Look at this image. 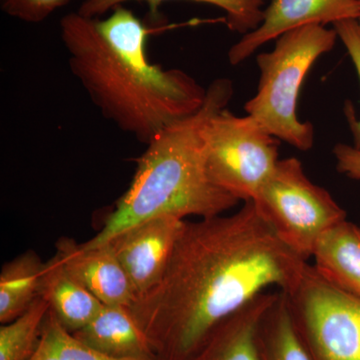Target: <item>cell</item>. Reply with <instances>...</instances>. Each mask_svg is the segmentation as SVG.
<instances>
[{
  "label": "cell",
  "mask_w": 360,
  "mask_h": 360,
  "mask_svg": "<svg viewBox=\"0 0 360 360\" xmlns=\"http://www.w3.org/2000/svg\"><path fill=\"white\" fill-rule=\"evenodd\" d=\"M307 265L246 201L233 214L186 222L160 283L129 310L158 360H188L269 288L290 292Z\"/></svg>",
  "instance_id": "1"
},
{
  "label": "cell",
  "mask_w": 360,
  "mask_h": 360,
  "mask_svg": "<svg viewBox=\"0 0 360 360\" xmlns=\"http://www.w3.org/2000/svg\"><path fill=\"white\" fill-rule=\"evenodd\" d=\"M59 26L71 72L92 103L142 143L205 103L207 89L186 71L149 63V30L127 7L106 18L70 13Z\"/></svg>",
  "instance_id": "2"
},
{
  "label": "cell",
  "mask_w": 360,
  "mask_h": 360,
  "mask_svg": "<svg viewBox=\"0 0 360 360\" xmlns=\"http://www.w3.org/2000/svg\"><path fill=\"white\" fill-rule=\"evenodd\" d=\"M232 96L231 80L215 79L207 87L200 110L168 125L149 142L136 160L129 188L116 201L103 229L82 243L84 248L106 245L120 232L155 217L210 219L238 205V198L208 176L203 139L206 123L226 108Z\"/></svg>",
  "instance_id": "3"
},
{
  "label": "cell",
  "mask_w": 360,
  "mask_h": 360,
  "mask_svg": "<svg viewBox=\"0 0 360 360\" xmlns=\"http://www.w3.org/2000/svg\"><path fill=\"white\" fill-rule=\"evenodd\" d=\"M338 39L335 28L300 26L281 35L271 51L257 56V92L245 110L270 134L298 150L309 151L314 142V125L296 115L300 89L315 61L333 51Z\"/></svg>",
  "instance_id": "4"
},
{
  "label": "cell",
  "mask_w": 360,
  "mask_h": 360,
  "mask_svg": "<svg viewBox=\"0 0 360 360\" xmlns=\"http://www.w3.org/2000/svg\"><path fill=\"white\" fill-rule=\"evenodd\" d=\"M252 201L278 238L305 260L328 229L347 219V212L307 176L296 158L279 160Z\"/></svg>",
  "instance_id": "5"
},
{
  "label": "cell",
  "mask_w": 360,
  "mask_h": 360,
  "mask_svg": "<svg viewBox=\"0 0 360 360\" xmlns=\"http://www.w3.org/2000/svg\"><path fill=\"white\" fill-rule=\"evenodd\" d=\"M210 180L239 201L253 200L279 161V141L252 116L224 108L203 130Z\"/></svg>",
  "instance_id": "6"
},
{
  "label": "cell",
  "mask_w": 360,
  "mask_h": 360,
  "mask_svg": "<svg viewBox=\"0 0 360 360\" xmlns=\"http://www.w3.org/2000/svg\"><path fill=\"white\" fill-rule=\"evenodd\" d=\"M286 295L312 360H360V298L336 288L309 264Z\"/></svg>",
  "instance_id": "7"
},
{
  "label": "cell",
  "mask_w": 360,
  "mask_h": 360,
  "mask_svg": "<svg viewBox=\"0 0 360 360\" xmlns=\"http://www.w3.org/2000/svg\"><path fill=\"white\" fill-rule=\"evenodd\" d=\"M186 222L174 217H155L120 232L106 243L127 272L136 300L160 283Z\"/></svg>",
  "instance_id": "8"
},
{
  "label": "cell",
  "mask_w": 360,
  "mask_h": 360,
  "mask_svg": "<svg viewBox=\"0 0 360 360\" xmlns=\"http://www.w3.org/2000/svg\"><path fill=\"white\" fill-rule=\"evenodd\" d=\"M359 14V0H270L262 25L229 49V63L240 65L262 45L300 26L357 20Z\"/></svg>",
  "instance_id": "9"
},
{
  "label": "cell",
  "mask_w": 360,
  "mask_h": 360,
  "mask_svg": "<svg viewBox=\"0 0 360 360\" xmlns=\"http://www.w3.org/2000/svg\"><path fill=\"white\" fill-rule=\"evenodd\" d=\"M56 255L103 304L129 309L136 302L127 272L108 245L85 248L73 239L63 238L56 243Z\"/></svg>",
  "instance_id": "10"
},
{
  "label": "cell",
  "mask_w": 360,
  "mask_h": 360,
  "mask_svg": "<svg viewBox=\"0 0 360 360\" xmlns=\"http://www.w3.org/2000/svg\"><path fill=\"white\" fill-rule=\"evenodd\" d=\"M277 292L262 293L219 324L188 360H260V321Z\"/></svg>",
  "instance_id": "11"
},
{
  "label": "cell",
  "mask_w": 360,
  "mask_h": 360,
  "mask_svg": "<svg viewBox=\"0 0 360 360\" xmlns=\"http://www.w3.org/2000/svg\"><path fill=\"white\" fill-rule=\"evenodd\" d=\"M101 354L116 359H158L129 307L104 305L89 324L72 333Z\"/></svg>",
  "instance_id": "12"
},
{
  "label": "cell",
  "mask_w": 360,
  "mask_h": 360,
  "mask_svg": "<svg viewBox=\"0 0 360 360\" xmlns=\"http://www.w3.org/2000/svg\"><path fill=\"white\" fill-rule=\"evenodd\" d=\"M314 269L336 288L360 298V227L347 219L328 229L315 246Z\"/></svg>",
  "instance_id": "13"
},
{
  "label": "cell",
  "mask_w": 360,
  "mask_h": 360,
  "mask_svg": "<svg viewBox=\"0 0 360 360\" xmlns=\"http://www.w3.org/2000/svg\"><path fill=\"white\" fill-rule=\"evenodd\" d=\"M61 326L75 333L89 324L103 309L84 284L71 276L56 255L45 262L41 291Z\"/></svg>",
  "instance_id": "14"
},
{
  "label": "cell",
  "mask_w": 360,
  "mask_h": 360,
  "mask_svg": "<svg viewBox=\"0 0 360 360\" xmlns=\"http://www.w3.org/2000/svg\"><path fill=\"white\" fill-rule=\"evenodd\" d=\"M44 264L34 251H26L2 266L0 274V322L18 319L41 291Z\"/></svg>",
  "instance_id": "15"
},
{
  "label": "cell",
  "mask_w": 360,
  "mask_h": 360,
  "mask_svg": "<svg viewBox=\"0 0 360 360\" xmlns=\"http://www.w3.org/2000/svg\"><path fill=\"white\" fill-rule=\"evenodd\" d=\"M260 360H312L296 329L290 300L283 291L266 309L257 333Z\"/></svg>",
  "instance_id": "16"
},
{
  "label": "cell",
  "mask_w": 360,
  "mask_h": 360,
  "mask_svg": "<svg viewBox=\"0 0 360 360\" xmlns=\"http://www.w3.org/2000/svg\"><path fill=\"white\" fill-rule=\"evenodd\" d=\"M129 1H143L148 4L153 13H158V6L168 0H84L77 13L89 18H101L115 7ZM210 4L222 9L225 23L231 32L245 35L257 30L264 20L266 0H191Z\"/></svg>",
  "instance_id": "17"
},
{
  "label": "cell",
  "mask_w": 360,
  "mask_h": 360,
  "mask_svg": "<svg viewBox=\"0 0 360 360\" xmlns=\"http://www.w3.org/2000/svg\"><path fill=\"white\" fill-rule=\"evenodd\" d=\"M51 305L39 295L25 314L0 328V360H30L39 347Z\"/></svg>",
  "instance_id": "18"
},
{
  "label": "cell",
  "mask_w": 360,
  "mask_h": 360,
  "mask_svg": "<svg viewBox=\"0 0 360 360\" xmlns=\"http://www.w3.org/2000/svg\"><path fill=\"white\" fill-rule=\"evenodd\" d=\"M30 360H156L116 359L101 354L66 330L49 309L39 347Z\"/></svg>",
  "instance_id": "19"
},
{
  "label": "cell",
  "mask_w": 360,
  "mask_h": 360,
  "mask_svg": "<svg viewBox=\"0 0 360 360\" xmlns=\"http://www.w3.org/2000/svg\"><path fill=\"white\" fill-rule=\"evenodd\" d=\"M338 39L345 44L359 75L360 82V34L356 20H345L333 25ZM345 115L354 137V146L360 150V118L357 120L352 104H345Z\"/></svg>",
  "instance_id": "20"
},
{
  "label": "cell",
  "mask_w": 360,
  "mask_h": 360,
  "mask_svg": "<svg viewBox=\"0 0 360 360\" xmlns=\"http://www.w3.org/2000/svg\"><path fill=\"white\" fill-rule=\"evenodd\" d=\"M71 0H0L1 11L11 18L27 23L46 20Z\"/></svg>",
  "instance_id": "21"
},
{
  "label": "cell",
  "mask_w": 360,
  "mask_h": 360,
  "mask_svg": "<svg viewBox=\"0 0 360 360\" xmlns=\"http://www.w3.org/2000/svg\"><path fill=\"white\" fill-rule=\"evenodd\" d=\"M336 168L340 174L349 179L360 181V150L354 146L336 144L333 148Z\"/></svg>",
  "instance_id": "22"
},
{
  "label": "cell",
  "mask_w": 360,
  "mask_h": 360,
  "mask_svg": "<svg viewBox=\"0 0 360 360\" xmlns=\"http://www.w3.org/2000/svg\"><path fill=\"white\" fill-rule=\"evenodd\" d=\"M359 2H360V0H359ZM357 26H359V34H360V14H359V18H357Z\"/></svg>",
  "instance_id": "23"
}]
</instances>
